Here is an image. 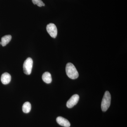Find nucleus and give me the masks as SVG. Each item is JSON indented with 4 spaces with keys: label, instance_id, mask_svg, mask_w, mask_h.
Here are the masks:
<instances>
[{
    "label": "nucleus",
    "instance_id": "nucleus-1",
    "mask_svg": "<svg viewBox=\"0 0 127 127\" xmlns=\"http://www.w3.org/2000/svg\"><path fill=\"white\" fill-rule=\"evenodd\" d=\"M66 72L68 77L71 79H77L79 76L75 66L71 63H68L66 65Z\"/></svg>",
    "mask_w": 127,
    "mask_h": 127
},
{
    "label": "nucleus",
    "instance_id": "nucleus-2",
    "mask_svg": "<svg viewBox=\"0 0 127 127\" xmlns=\"http://www.w3.org/2000/svg\"><path fill=\"white\" fill-rule=\"evenodd\" d=\"M111 95L108 91L105 92L102 101L101 109L103 112H106L109 108L111 104Z\"/></svg>",
    "mask_w": 127,
    "mask_h": 127
},
{
    "label": "nucleus",
    "instance_id": "nucleus-3",
    "mask_svg": "<svg viewBox=\"0 0 127 127\" xmlns=\"http://www.w3.org/2000/svg\"><path fill=\"white\" fill-rule=\"evenodd\" d=\"M33 65V61L31 58H28L24 62L23 64L24 72L26 75H30L32 72Z\"/></svg>",
    "mask_w": 127,
    "mask_h": 127
},
{
    "label": "nucleus",
    "instance_id": "nucleus-4",
    "mask_svg": "<svg viewBox=\"0 0 127 127\" xmlns=\"http://www.w3.org/2000/svg\"><path fill=\"white\" fill-rule=\"evenodd\" d=\"M47 31L52 38H55L57 35V29L55 24L50 23L47 26Z\"/></svg>",
    "mask_w": 127,
    "mask_h": 127
},
{
    "label": "nucleus",
    "instance_id": "nucleus-5",
    "mask_svg": "<svg viewBox=\"0 0 127 127\" xmlns=\"http://www.w3.org/2000/svg\"><path fill=\"white\" fill-rule=\"evenodd\" d=\"M79 96L77 94L73 95L67 102V107L68 108H72L77 104L79 101Z\"/></svg>",
    "mask_w": 127,
    "mask_h": 127
},
{
    "label": "nucleus",
    "instance_id": "nucleus-6",
    "mask_svg": "<svg viewBox=\"0 0 127 127\" xmlns=\"http://www.w3.org/2000/svg\"><path fill=\"white\" fill-rule=\"evenodd\" d=\"M57 123L59 125L65 127H69L70 126V123L67 119L62 117H58L56 119Z\"/></svg>",
    "mask_w": 127,
    "mask_h": 127
},
{
    "label": "nucleus",
    "instance_id": "nucleus-7",
    "mask_svg": "<svg viewBox=\"0 0 127 127\" xmlns=\"http://www.w3.org/2000/svg\"><path fill=\"white\" fill-rule=\"evenodd\" d=\"M11 78V76L9 73L5 72L1 75V81L2 84L6 85L9 84L10 82Z\"/></svg>",
    "mask_w": 127,
    "mask_h": 127
},
{
    "label": "nucleus",
    "instance_id": "nucleus-8",
    "mask_svg": "<svg viewBox=\"0 0 127 127\" xmlns=\"http://www.w3.org/2000/svg\"><path fill=\"white\" fill-rule=\"evenodd\" d=\"M42 79L43 81L47 84L51 83L52 81L51 75L50 73L48 72L43 73L42 76Z\"/></svg>",
    "mask_w": 127,
    "mask_h": 127
},
{
    "label": "nucleus",
    "instance_id": "nucleus-9",
    "mask_svg": "<svg viewBox=\"0 0 127 127\" xmlns=\"http://www.w3.org/2000/svg\"><path fill=\"white\" fill-rule=\"evenodd\" d=\"M11 39L12 36L11 35H5L1 38V44L2 46H5L10 41Z\"/></svg>",
    "mask_w": 127,
    "mask_h": 127
},
{
    "label": "nucleus",
    "instance_id": "nucleus-10",
    "mask_svg": "<svg viewBox=\"0 0 127 127\" xmlns=\"http://www.w3.org/2000/svg\"><path fill=\"white\" fill-rule=\"evenodd\" d=\"M31 109V105L30 102H26L23 104L22 106V111L23 112L28 113L30 112Z\"/></svg>",
    "mask_w": 127,
    "mask_h": 127
},
{
    "label": "nucleus",
    "instance_id": "nucleus-11",
    "mask_svg": "<svg viewBox=\"0 0 127 127\" xmlns=\"http://www.w3.org/2000/svg\"><path fill=\"white\" fill-rule=\"evenodd\" d=\"M32 1L34 4H36L39 7L45 6V4L41 0H32Z\"/></svg>",
    "mask_w": 127,
    "mask_h": 127
},
{
    "label": "nucleus",
    "instance_id": "nucleus-12",
    "mask_svg": "<svg viewBox=\"0 0 127 127\" xmlns=\"http://www.w3.org/2000/svg\"><path fill=\"white\" fill-rule=\"evenodd\" d=\"M1 44V42H0V44Z\"/></svg>",
    "mask_w": 127,
    "mask_h": 127
}]
</instances>
